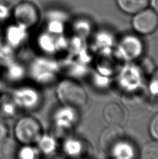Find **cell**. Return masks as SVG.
Listing matches in <instances>:
<instances>
[{
  "label": "cell",
  "instance_id": "cell-1",
  "mask_svg": "<svg viewBox=\"0 0 158 159\" xmlns=\"http://www.w3.org/2000/svg\"><path fill=\"white\" fill-rule=\"evenodd\" d=\"M58 98L65 106L71 109H80L86 106L88 100L86 91L78 82L64 80L56 89Z\"/></svg>",
  "mask_w": 158,
  "mask_h": 159
},
{
  "label": "cell",
  "instance_id": "cell-17",
  "mask_svg": "<svg viewBox=\"0 0 158 159\" xmlns=\"http://www.w3.org/2000/svg\"><path fill=\"white\" fill-rule=\"evenodd\" d=\"M18 154L20 158H35L38 157V150L30 145H26L19 150Z\"/></svg>",
  "mask_w": 158,
  "mask_h": 159
},
{
  "label": "cell",
  "instance_id": "cell-9",
  "mask_svg": "<svg viewBox=\"0 0 158 159\" xmlns=\"http://www.w3.org/2000/svg\"><path fill=\"white\" fill-rule=\"evenodd\" d=\"M118 7L127 14L134 15L148 7L150 0H116Z\"/></svg>",
  "mask_w": 158,
  "mask_h": 159
},
{
  "label": "cell",
  "instance_id": "cell-12",
  "mask_svg": "<svg viewBox=\"0 0 158 159\" xmlns=\"http://www.w3.org/2000/svg\"><path fill=\"white\" fill-rule=\"evenodd\" d=\"M18 106L13 99H6L0 103V121H5L12 119L16 115Z\"/></svg>",
  "mask_w": 158,
  "mask_h": 159
},
{
  "label": "cell",
  "instance_id": "cell-3",
  "mask_svg": "<svg viewBox=\"0 0 158 159\" xmlns=\"http://www.w3.org/2000/svg\"><path fill=\"white\" fill-rule=\"evenodd\" d=\"M13 10L17 25L25 30L33 27L39 20V10L32 2L22 0Z\"/></svg>",
  "mask_w": 158,
  "mask_h": 159
},
{
  "label": "cell",
  "instance_id": "cell-11",
  "mask_svg": "<svg viewBox=\"0 0 158 159\" xmlns=\"http://www.w3.org/2000/svg\"><path fill=\"white\" fill-rule=\"evenodd\" d=\"M25 30H26L19 25L8 28L7 31V40L10 46L15 47L20 44L24 38Z\"/></svg>",
  "mask_w": 158,
  "mask_h": 159
},
{
  "label": "cell",
  "instance_id": "cell-6",
  "mask_svg": "<svg viewBox=\"0 0 158 159\" xmlns=\"http://www.w3.org/2000/svg\"><path fill=\"white\" fill-rule=\"evenodd\" d=\"M12 99L18 106L24 109L32 110L40 102V96L36 89L27 87L15 90Z\"/></svg>",
  "mask_w": 158,
  "mask_h": 159
},
{
  "label": "cell",
  "instance_id": "cell-14",
  "mask_svg": "<svg viewBox=\"0 0 158 159\" xmlns=\"http://www.w3.org/2000/svg\"><path fill=\"white\" fill-rule=\"evenodd\" d=\"M143 159H158V141H152L143 147L141 152Z\"/></svg>",
  "mask_w": 158,
  "mask_h": 159
},
{
  "label": "cell",
  "instance_id": "cell-24",
  "mask_svg": "<svg viewBox=\"0 0 158 159\" xmlns=\"http://www.w3.org/2000/svg\"><path fill=\"white\" fill-rule=\"evenodd\" d=\"M151 8L158 13V0H150V4Z\"/></svg>",
  "mask_w": 158,
  "mask_h": 159
},
{
  "label": "cell",
  "instance_id": "cell-4",
  "mask_svg": "<svg viewBox=\"0 0 158 159\" xmlns=\"http://www.w3.org/2000/svg\"><path fill=\"white\" fill-rule=\"evenodd\" d=\"M132 23L134 30L139 34H151L158 28V13L152 8L147 7L134 14Z\"/></svg>",
  "mask_w": 158,
  "mask_h": 159
},
{
  "label": "cell",
  "instance_id": "cell-19",
  "mask_svg": "<svg viewBox=\"0 0 158 159\" xmlns=\"http://www.w3.org/2000/svg\"><path fill=\"white\" fill-rule=\"evenodd\" d=\"M149 89L153 96H158V69H157L152 75L150 84H149Z\"/></svg>",
  "mask_w": 158,
  "mask_h": 159
},
{
  "label": "cell",
  "instance_id": "cell-5",
  "mask_svg": "<svg viewBox=\"0 0 158 159\" xmlns=\"http://www.w3.org/2000/svg\"><path fill=\"white\" fill-rule=\"evenodd\" d=\"M125 140V132L120 126H109L101 134L100 147L105 154H111L118 144Z\"/></svg>",
  "mask_w": 158,
  "mask_h": 159
},
{
  "label": "cell",
  "instance_id": "cell-20",
  "mask_svg": "<svg viewBox=\"0 0 158 159\" xmlns=\"http://www.w3.org/2000/svg\"><path fill=\"white\" fill-rule=\"evenodd\" d=\"M22 0H0V8L11 11Z\"/></svg>",
  "mask_w": 158,
  "mask_h": 159
},
{
  "label": "cell",
  "instance_id": "cell-15",
  "mask_svg": "<svg viewBox=\"0 0 158 159\" xmlns=\"http://www.w3.org/2000/svg\"><path fill=\"white\" fill-rule=\"evenodd\" d=\"M39 144V149L45 154H50L55 152L56 149V143L54 139L50 136H41L38 140Z\"/></svg>",
  "mask_w": 158,
  "mask_h": 159
},
{
  "label": "cell",
  "instance_id": "cell-10",
  "mask_svg": "<svg viewBox=\"0 0 158 159\" xmlns=\"http://www.w3.org/2000/svg\"><path fill=\"white\" fill-rule=\"evenodd\" d=\"M16 154H18V149L15 141L8 137L0 141V158H13Z\"/></svg>",
  "mask_w": 158,
  "mask_h": 159
},
{
  "label": "cell",
  "instance_id": "cell-2",
  "mask_svg": "<svg viewBox=\"0 0 158 159\" xmlns=\"http://www.w3.org/2000/svg\"><path fill=\"white\" fill-rule=\"evenodd\" d=\"M41 132L40 123L37 119L29 116L20 119L14 129L17 140L25 145H30L38 142L41 136Z\"/></svg>",
  "mask_w": 158,
  "mask_h": 159
},
{
  "label": "cell",
  "instance_id": "cell-7",
  "mask_svg": "<svg viewBox=\"0 0 158 159\" xmlns=\"http://www.w3.org/2000/svg\"><path fill=\"white\" fill-rule=\"evenodd\" d=\"M103 118L109 126H120L125 119V112L119 104L109 103L103 110Z\"/></svg>",
  "mask_w": 158,
  "mask_h": 159
},
{
  "label": "cell",
  "instance_id": "cell-13",
  "mask_svg": "<svg viewBox=\"0 0 158 159\" xmlns=\"http://www.w3.org/2000/svg\"><path fill=\"white\" fill-rule=\"evenodd\" d=\"M111 154L117 158H131L134 157V149L130 143L124 140L115 147Z\"/></svg>",
  "mask_w": 158,
  "mask_h": 159
},
{
  "label": "cell",
  "instance_id": "cell-16",
  "mask_svg": "<svg viewBox=\"0 0 158 159\" xmlns=\"http://www.w3.org/2000/svg\"><path fill=\"white\" fill-rule=\"evenodd\" d=\"M81 147H82V144L80 142L74 140H70L65 144L64 149L67 154L72 156V157H74V156L76 157L78 154H80Z\"/></svg>",
  "mask_w": 158,
  "mask_h": 159
},
{
  "label": "cell",
  "instance_id": "cell-8",
  "mask_svg": "<svg viewBox=\"0 0 158 159\" xmlns=\"http://www.w3.org/2000/svg\"><path fill=\"white\" fill-rule=\"evenodd\" d=\"M139 39L129 36L123 39L121 43L120 50L123 56L132 59L139 56L142 52V43Z\"/></svg>",
  "mask_w": 158,
  "mask_h": 159
},
{
  "label": "cell",
  "instance_id": "cell-22",
  "mask_svg": "<svg viewBox=\"0 0 158 159\" xmlns=\"http://www.w3.org/2000/svg\"><path fill=\"white\" fill-rule=\"evenodd\" d=\"M9 46H2L0 45V58L2 59H6L7 58H10L11 55V50Z\"/></svg>",
  "mask_w": 158,
  "mask_h": 159
},
{
  "label": "cell",
  "instance_id": "cell-21",
  "mask_svg": "<svg viewBox=\"0 0 158 159\" xmlns=\"http://www.w3.org/2000/svg\"><path fill=\"white\" fill-rule=\"evenodd\" d=\"M149 130L153 138L158 141V113L152 119L149 126Z\"/></svg>",
  "mask_w": 158,
  "mask_h": 159
},
{
  "label": "cell",
  "instance_id": "cell-18",
  "mask_svg": "<svg viewBox=\"0 0 158 159\" xmlns=\"http://www.w3.org/2000/svg\"><path fill=\"white\" fill-rule=\"evenodd\" d=\"M7 74L11 79L17 80L22 77V70L21 67H20L18 65H11L8 68Z\"/></svg>",
  "mask_w": 158,
  "mask_h": 159
},
{
  "label": "cell",
  "instance_id": "cell-23",
  "mask_svg": "<svg viewBox=\"0 0 158 159\" xmlns=\"http://www.w3.org/2000/svg\"><path fill=\"white\" fill-rule=\"evenodd\" d=\"M8 133V130L7 125H6L2 121H0V141H2L6 138H7Z\"/></svg>",
  "mask_w": 158,
  "mask_h": 159
}]
</instances>
